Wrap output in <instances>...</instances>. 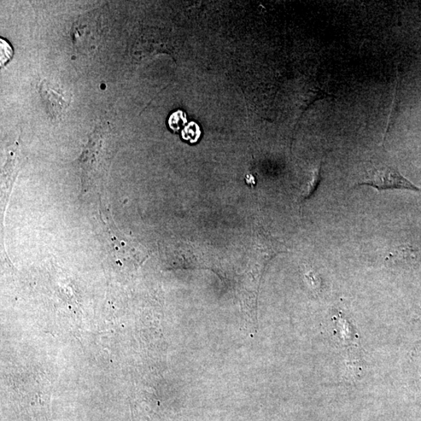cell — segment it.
<instances>
[{
	"label": "cell",
	"instance_id": "5b68a950",
	"mask_svg": "<svg viewBox=\"0 0 421 421\" xmlns=\"http://www.w3.org/2000/svg\"><path fill=\"white\" fill-rule=\"evenodd\" d=\"M12 55H13V50H12L11 46L5 40L1 39L2 67L10 60Z\"/></svg>",
	"mask_w": 421,
	"mask_h": 421
},
{
	"label": "cell",
	"instance_id": "7a4b0ae2",
	"mask_svg": "<svg viewBox=\"0 0 421 421\" xmlns=\"http://www.w3.org/2000/svg\"><path fill=\"white\" fill-rule=\"evenodd\" d=\"M39 92L46 105V109L54 118H58L68 107L69 101H67L66 96L50 89L44 81L40 85Z\"/></svg>",
	"mask_w": 421,
	"mask_h": 421
},
{
	"label": "cell",
	"instance_id": "6da1fadb",
	"mask_svg": "<svg viewBox=\"0 0 421 421\" xmlns=\"http://www.w3.org/2000/svg\"><path fill=\"white\" fill-rule=\"evenodd\" d=\"M370 186L378 191L409 190L421 193V188L403 177L397 169L387 164L370 162L356 186Z\"/></svg>",
	"mask_w": 421,
	"mask_h": 421
},
{
	"label": "cell",
	"instance_id": "277c9868",
	"mask_svg": "<svg viewBox=\"0 0 421 421\" xmlns=\"http://www.w3.org/2000/svg\"><path fill=\"white\" fill-rule=\"evenodd\" d=\"M186 117L183 111L178 110L173 113L169 119V125L172 130L177 132L186 124Z\"/></svg>",
	"mask_w": 421,
	"mask_h": 421
},
{
	"label": "cell",
	"instance_id": "3957f363",
	"mask_svg": "<svg viewBox=\"0 0 421 421\" xmlns=\"http://www.w3.org/2000/svg\"><path fill=\"white\" fill-rule=\"evenodd\" d=\"M182 136L186 140H190L191 143H195L201 136L200 128H199L196 122H191L184 129Z\"/></svg>",
	"mask_w": 421,
	"mask_h": 421
}]
</instances>
